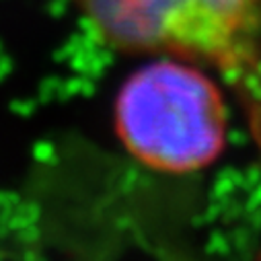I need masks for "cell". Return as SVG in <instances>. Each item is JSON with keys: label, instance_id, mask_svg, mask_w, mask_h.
I'll return each instance as SVG.
<instances>
[{"label": "cell", "instance_id": "1", "mask_svg": "<svg viewBox=\"0 0 261 261\" xmlns=\"http://www.w3.org/2000/svg\"><path fill=\"white\" fill-rule=\"evenodd\" d=\"M101 43L245 72L261 56V0H76Z\"/></svg>", "mask_w": 261, "mask_h": 261}, {"label": "cell", "instance_id": "2", "mask_svg": "<svg viewBox=\"0 0 261 261\" xmlns=\"http://www.w3.org/2000/svg\"><path fill=\"white\" fill-rule=\"evenodd\" d=\"M115 129L140 163L187 173L210 165L226 142V107L195 64L161 58L129 76L115 99Z\"/></svg>", "mask_w": 261, "mask_h": 261}]
</instances>
